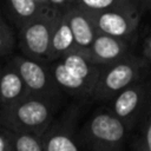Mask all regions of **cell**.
Masks as SVG:
<instances>
[{"label":"cell","instance_id":"6da1fadb","mask_svg":"<svg viewBox=\"0 0 151 151\" xmlns=\"http://www.w3.org/2000/svg\"><path fill=\"white\" fill-rule=\"evenodd\" d=\"M59 97L27 94L19 101L0 107V125L13 131L42 134L54 119Z\"/></svg>","mask_w":151,"mask_h":151},{"label":"cell","instance_id":"7a4b0ae2","mask_svg":"<svg viewBox=\"0 0 151 151\" xmlns=\"http://www.w3.org/2000/svg\"><path fill=\"white\" fill-rule=\"evenodd\" d=\"M130 136L123 120L107 106L96 110L79 126L77 140L80 150L119 151Z\"/></svg>","mask_w":151,"mask_h":151},{"label":"cell","instance_id":"3957f363","mask_svg":"<svg viewBox=\"0 0 151 151\" xmlns=\"http://www.w3.org/2000/svg\"><path fill=\"white\" fill-rule=\"evenodd\" d=\"M150 65L145 57L130 53L120 60L101 66L92 99L97 101H109L118 92L147 77Z\"/></svg>","mask_w":151,"mask_h":151},{"label":"cell","instance_id":"277c9868","mask_svg":"<svg viewBox=\"0 0 151 151\" xmlns=\"http://www.w3.org/2000/svg\"><path fill=\"white\" fill-rule=\"evenodd\" d=\"M60 9L47 7L42 13L20 27V47L25 55L47 60L52 32Z\"/></svg>","mask_w":151,"mask_h":151},{"label":"cell","instance_id":"5b68a950","mask_svg":"<svg viewBox=\"0 0 151 151\" xmlns=\"http://www.w3.org/2000/svg\"><path fill=\"white\" fill-rule=\"evenodd\" d=\"M151 97V78H142L118 92L107 103V107L126 125L130 133L137 126Z\"/></svg>","mask_w":151,"mask_h":151},{"label":"cell","instance_id":"8992f818","mask_svg":"<svg viewBox=\"0 0 151 151\" xmlns=\"http://www.w3.org/2000/svg\"><path fill=\"white\" fill-rule=\"evenodd\" d=\"M139 2L131 0L117 7L91 13L99 33L131 39L139 26L142 18Z\"/></svg>","mask_w":151,"mask_h":151},{"label":"cell","instance_id":"52a82bcc","mask_svg":"<svg viewBox=\"0 0 151 151\" xmlns=\"http://www.w3.org/2000/svg\"><path fill=\"white\" fill-rule=\"evenodd\" d=\"M80 106L70 105L52 120L42 133L44 151H79L77 134L79 130Z\"/></svg>","mask_w":151,"mask_h":151},{"label":"cell","instance_id":"ba28073f","mask_svg":"<svg viewBox=\"0 0 151 151\" xmlns=\"http://www.w3.org/2000/svg\"><path fill=\"white\" fill-rule=\"evenodd\" d=\"M21 76L29 94L59 97L60 88L55 84L50 65L45 60L35 59L28 55H17L9 61Z\"/></svg>","mask_w":151,"mask_h":151},{"label":"cell","instance_id":"9c48e42d","mask_svg":"<svg viewBox=\"0 0 151 151\" xmlns=\"http://www.w3.org/2000/svg\"><path fill=\"white\" fill-rule=\"evenodd\" d=\"M129 40L130 39L98 32L92 44L84 51V54L94 64L104 66L130 54Z\"/></svg>","mask_w":151,"mask_h":151},{"label":"cell","instance_id":"30bf717a","mask_svg":"<svg viewBox=\"0 0 151 151\" xmlns=\"http://www.w3.org/2000/svg\"><path fill=\"white\" fill-rule=\"evenodd\" d=\"M65 11L73 34L76 50L84 52L88 48L98 33L92 15L77 4L65 8Z\"/></svg>","mask_w":151,"mask_h":151},{"label":"cell","instance_id":"8fae6325","mask_svg":"<svg viewBox=\"0 0 151 151\" xmlns=\"http://www.w3.org/2000/svg\"><path fill=\"white\" fill-rule=\"evenodd\" d=\"M50 70L61 92H65L77 99L92 98L93 88L85 80L70 71L60 59L52 60L50 64Z\"/></svg>","mask_w":151,"mask_h":151},{"label":"cell","instance_id":"7c38bea8","mask_svg":"<svg viewBox=\"0 0 151 151\" xmlns=\"http://www.w3.org/2000/svg\"><path fill=\"white\" fill-rule=\"evenodd\" d=\"M28 90L17 71V68L9 63L0 71V107L12 105L20 99L25 98Z\"/></svg>","mask_w":151,"mask_h":151},{"label":"cell","instance_id":"4fadbf2b","mask_svg":"<svg viewBox=\"0 0 151 151\" xmlns=\"http://www.w3.org/2000/svg\"><path fill=\"white\" fill-rule=\"evenodd\" d=\"M72 50H76L73 34H72V31H71V27L67 20L66 11L60 9L57 22L52 32L47 61L59 59Z\"/></svg>","mask_w":151,"mask_h":151},{"label":"cell","instance_id":"5bb4252c","mask_svg":"<svg viewBox=\"0 0 151 151\" xmlns=\"http://www.w3.org/2000/svg\"><path fill=\"white\" fill-rule=\"evenodd\" d=\"M59 59L64 63V65L70 71H72L78 77H80L83 80H85L94 91L101 66L91 61L84 54V52L78 51V50H72Z\"/></svg>","mask_w":151,"mask_h":151},{"label":"cell","instance_id":"9a60e30c","mask_svg":"<svg viewBox=\"0 0 151 151\" xmlns=\"http://www.w3.org/2000/svg\"><path fill=\"white\" fill-rule=\"evenodd\" d=\"M132 132L136 133L130 147L134 151H151V97Z\"/></svg>","mask_w":151,"mask_h":151},{"label":"cell","instance_id":"2e32d148","mask_svg":"<svg viewBox=\"0 0 151 151\" xmlns=\"http://www.w3.org/2000/svg\"><path fill=\"white\" fill-rule=\"evenodd\" d=\"M7 4L19 27H21L24 24L35 18L47 7H50L48 5H45L37 0H7Z\"/></svg>","mask_w":151,"mask_h":151},{"label":"cell","instance_id":"e0dca14e","mask_svg":"<svg viewBox=\"0 0 151 151\" xmlns=\"http://www.w3.org/2000/svg\"><path fill=\"white\" fill-rule=\"evenodd\" d=\"M9 136L12 151H44L42 134L28 131L9 130Z\"/></svg>","mask_w":151,"mask_h":151},{"label":"cell","instance_id":"ac0fdd59","mask_svg":"<svg viewBox=\"0 0 151 151\" xmlns=\"http://www.w3.org/2000/svg\"><path fill=\"white\" fill-rule=\"evenodd\" d=\"M131 0H76V4L91 13H97V12H101L105 9L117 7Z\"/></svg>","mask_w":151,"mask_h":151},{"label":"cell","instance_id":"d6986e66","mask_svg":"<svg viewBox=\"0 0 151 151\" xmlns=\"http://www.w3.org/2000/svg\"><path fill=\"white\" fill-rule=\"evenodd\" d=\"M14 38L11 28L5 24L0 25V55H5L13 50Z\"/></svg>","mask_w":151,"mask_h":151},{"label":"cell","instance_id":"ffe728a7","mask_svg":"<svg viewBox=\"0 0 151 151\" xmlns=\"http://www.w3.org/2000/svg\"><path fill=\"white\" fill-rule=\"evenodd\" d=\"M0 151H12L9 130L7 127H0Z\"/></svg>","mask_w":151,"mask_h":151},{"label":"cell","instance_id":"44dd1931","mask_svg":"<svg viewBox=\"0 0 151 151\" xmlns=\"http://www.w3.org/2000/svg\"><path fill=\"white\" fill-rule=\"evenodd\" d=\"M47 5L55 9H65L76 4V0H46Z\"/></svg>","mask_w":151,"mask_h":151},{"label":"cell","instance_id":"7402d4cb","mask_svg":"<svg viewBox=\"0 0 151 151\" xmlns=\"http://www.w3.org/2000/svg\"><path fill=\"white\" fill-rule=\"evenodd\" d=\"M143 55L147 60L150 67H151V33L147 35V38L144 41V47H143Z\"/></svg>","mask_w":151,"mask_h":151},{"label":"cell","instance_id":"603a6c76","mask_svg":"<svg viewBox=\"0 0 151 151\" xmlns=\"http://www.w3.org/2000/svg\"><path fill=\"white\" fill-rule=\"evenodd\" d=\"M147 2H149V0H142L140 1V4L144 6V7H146V5H147Z\"/></svg>","mask_w":151,"mask_h":151},{"label":"cell","instance_id":"cb8c5ba5","mask_svg":"<svg viewBox=\"0 0 151 151\" xmlns=\"http://www.w3.org/2000/svg\"><path fill=\"white\" fill-rule=\"evenodd\" d=\"M146 8L151 9V0H149V2H147V5H146Z\"/></svg>","mask_w":151,"mask_h":151},{"label":"cell","instance_id":"d4e9b609","mask_svg":"<svg viewBox=\"0 0 151 151\" xmlns=\"http://www.w3.org/2000/svg\"><path fill=\"white\" fill-rule=\"evenodd\" d=\"M5 24H6V22H5V21L1 19V17H0V25H5Z\"/></svg>","mask_w":151,"mask_h":151},{"label":"cell","instance_id":"484cf974","mask_svg":"<svg viewBox=\"0 0 151 151\" xmlns=\"http://www.w3.org/2000/svg\"><path fill=\"white\" fill-rule=\"evenodd\" d=\"M136 1H138V2H139V4H140V1H142V0H136ZM140 5H142V4H140Z\"/></svg>","mask_w":151,"mask_h":151},{"label":"cell","instance_id":"4316f807","mask_svg":"<svg viewBox=\"0 0 151 151\" xmlns=\"http://www.w3.org/2000/svg\"><path fill=\"white\" fill-rule=\"evenodd\" d=\"M0 71H1V68H0Z\"/></svg>","mask_w":151,"mask_h":151}]
</instances>
